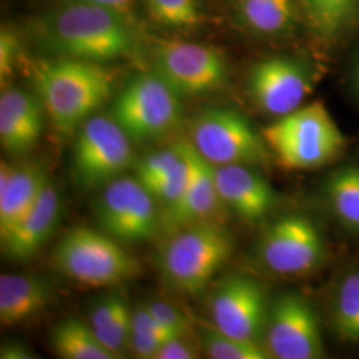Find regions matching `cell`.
I'll use <instances>...</instances> for the list:
<instances>
[{
	"mask_svg": "<svg viewBox=\"0 0 359 359\" xmlns=\"http://www.w3.org/2000/svg\"><path fill=\"white\" fill-rule=\"evenodd\" d=\"M44 168L39 164L13 167L0 164V240L38 203L48 185Z\"/></svg>",
	"mask_w": 359,
	"mask_h": 359,
	"instance_id": "cell-17",
	"label": "cell"
},
{
	"mask_svg": "<svg viewBox=\"0 0 359 359\" xmlns=\"http://www.w3.org/2000/svg\"><path fill=\"white\" fill-rule=\"evenodd\" d=\"M151 18L163 26L187 28L200 20L197 0H145Z\"/></svg>",
	"mask_w": 359,
	"mask_h": 359,
	"instance_id": "cell-27",
	"label": "cell"
},
{
	"mask_svg": "<svg viewBox=\"0 0 359 359\" xmlns=\"http://www.w3.org/2000/svg\"><path fill=\"white\" fill-rule=\"evenodd\" d=\"M83 1H88V3H93V4H97V6H103L105 8H109V10H114V11L126 15V13H128L132 0H83Z\"/></svg>",
	"mask_w": 359,
	"mask_h": 359,
	"instance_id": "cell-35",
	"label": "cell"
},
{
	"mask_svg": "<svg viewBox=\"0 0 359 359\" xmlns=\"http://www.w3.org/2000/svg\"><path fill=\"white\" fill-rule=\"evenodd\" d=\"M210 314L218 330L257 342L269 316L265 289L252 277L231 274L212 293Z\"/></svg>",
	"mask_w": 359,
	"mask_h": 359,
	"instance_id": "cell-13",
	"label": "cell"
},
{
	"mask_svg": "<svg viewBox=\"0 0 359 359\" xmlns=\"http://www.w3.org/2000/svg\"><path fill=\"white\" fill-rule=\"evenodd\" d=\"M133 163L128 135L111 117L95 116L81 124L74 147V173L86 189L105 188Z\"/></svg>",
	"mask_w": 359,
	"mask_h": 359,
	"instance_id": "cell-8",
	"label": "cell"
},
{
	"mask_svg": "<svg viewBox=\"0 0 359 359\" xmlns=\"http://www.w3.org/2000/svg\"><path fill=\"white\" fill-rule=\"evenodd\" d=\"M191 144L215 167L266 165L269 147L245 116L229 108H209L193 120Z\"/></svg>",
	"mask_w": 359,
	"mask_h": 359,
	"instance_id": "cell-7",
	"label": "cell"
},
{
	"mask_svg": "<svg viewBox=\"0 0 359 359\" xmlns=\"http://www.w3.org/2000/svg\"><path fill=\"white\" fill-rule=\"evenodd\" d=\"M156 74L180 96L218 90L226 77L224 56L212 47L180 40L161 41L154 53Z\"/></svg>",
	"mask_w": 359,
	"mask_h": 359,
	"instance_id": "cell-10",
	"label": "cell"
},
{
	"mask_svg": "<svg viewBox=\"0 0 359 359\" xmlns=\"http://www.w3.org/2000/svg\"><path fill=\"white\" fill-rule=\"evenodd\" d=\"M181 96L154 74L132 77L112 107V118L130 140L148 142L168 136L182 118Z\"/></svg>",
	"mask_w": 359,
	"mask_h": 359,
	"instance_id": "cell-6",
	"label": "cell"
},
{
	"mask_svg": "<svg viewBox=\"0 0 359 359\" xmlns=\"http://www.w3.org/2000/svg\"><path fill=\"white\" fill-rule=\"evenodd\" d=\"M46 35L68 57L95 63L123 57L135 46L126 15L83 0L55 13Z\"/></svg>",
	"mask_w": 359,
	"mask_h": 359,
	"instance_id": "cell-2",
	"label": "cell"
},
{
	"mask_svg": "<svg viewBox=\"0 0 359 359\" xmlns=\"http://www.w3.org/2000/svg\"><path fill=\"white\" fill-rule=\"evenodd\" d=\"M60 213V194L48 184L35 206L1 238L4 256L18 262L35 256L56 229Z\"/></svg>",
	"mask_w": 359,
	"mask_h": 359,
	"instance_id": "cell-19",
	"label": "cell"
},
{
	"mask_svg": "<svg viewBox=\"0 0 359 359\" xmlns=\"http://www.w3.org/2000/svg\"><path fill=\"white\" fill-rule=\"evenodd\" d=\"M96 203L100 229L120 243H144L161 229V210L139 180L118 177Z\"/></svg>",
	"mask_w": 359,
	"mask_h": 359,
	"instance_id": "cell-9",
	"label": "cell"
},
{
	"mask_svg": "<svg viewBox=\"0 0 359 359\" xmlns=\"http://www.w3.org/2000/svg\"><path fill=\"white\" fill-rule=\"evenodd\" d=\"M149 311L154 314V317L161 322L168 329L172 332L180 334V335H188L192 332L191 329V322L184 316L179 309L169 305L167 302L161 301H152L145 304Z\"/></svg>",
	"mask_w": 359,
	"mask_h": 359,
	"instance_id": "cell-30",
	"label": "cell"
},
{
	"mask_svg": "<svg viewBox=\"0 0 359 359\" xmlns=\"http://www.w3.org/2000/svg\"><path fill=\"white\" fill-rule=\"evenodd\" d=\"M258 253L262 264L273 273L305 274L314 269L323 256L321 233L309 218L290 215L265 229Z\"/></svg>",
	"mask_w": 359,
	"mask_h": 359,
	"instance_id": "cell-11",
	"label": "cell"
},
{
	"mask_svg": "<svg viewBox=\"0 0 359 359\" xmlns=\"http://www.w3.org/2000/svg\"><path fill=\"white\" fill-rule=\"evenodd\" d=\"M53 262L74 283L90 287H114L140 273L139 262L103 231L75 228L56 245Z\"/></svg>",
	"mask_w": 359,
	"mask_h": 359,
	"instance_id": "cell-5",
	"label": "cell"
},
{
	"mask_svg": "<svg viewBox=\"0 0 359 359\" xmlns=\"http://www.w3.org/2000/svg\"><path fill=\"white\" fill-rule=\"evenodd\" d=\"M169 339H163L151 334L130 332L129 347L137 358L154 359L158 350Z\"/></svg>",
	"mask_w": 359,
	"mask_h": 359,
	"instance_id": "cell-33",
	"label": "cell"
},
{
	"mask_svg": "<svg viewBox=\"0 0 359 359\" xmlns=\"http://www.w3.org/2000/svg\"><path fill=\"white\" fill-rule=\"evenodd\" d=\"M43 104L22 90H7L0 97L1 148L15 156L29 152L43 132Z\"/></svg>",
	"mask_w": 359,
	"mask_h": 359,
	"instance_id": "cell-18",
	"label": "cell"
},
{
	"mask_svg": "<svg viewBox=\"0 0 359 359\" xmlns=\"http://www.w3.org/2000/svg\"><path fill=\"white\" fill-rule=\"evenodd\" d=\"M188 335H179L167 341L154 359H196L200 357V350Z\"/></svg>",
	"mask_w": 359,
	"mask_h": 359,
	"instance_id": "cell-32",
	"label": "cell"
},
{
	"mask_svg": "<svg viewBox=\"0 0 359 359\" xmlns=\"http://www.w3.org/2000/svg\"><path fill=\"white\" fill-rule=\"evenodd\" d=\"M181 145L189 160L191 176L179 203L161 212V229L169 234L198 224H221L226 208L218 194L215 165L203 158L191 142Z\"/></svg>",
	"mask_w": 359,
	"mask_h": 359,
	"instance_id": "cell-15",
	"label": "cell"
},
{
	"mask_svg": "<svg viewBox=\"0 0 359 359\" xmlns=\"http://www.w3.org/2000/svg\"><path fill=\"white\" fill-rule=\"evenodd\" d=\"M51 346L63 359H117L100 342L90 325L68 318L55 326L51 333Z\"/></svg>",
	"mask_w": 359,
	"mask_h": 359,
	"instance_id": "cell-22",
	"label": "cell"
},
{
	"mask_svg": "<svg viewBox=\"0 0 359 359\" xmlns=\"http://www.w3.org/2000/svg\"><path fill=\"white\" fill-rule=\"evenodd\" d=\"M314 23L325 32H334L345 23L355 0H302Z\"/></svg>",
	"mask_w": 359,
	"mask_h": 359,
	"instance_id": "cell-29",
	"label": "cell"
},
{
	"mask_svg": "<svg viewBox=\"0 0 359 359\" xmlns=\"http://www.w3.org/2000/svg\"><path fill=\"white\" fill-rule=\"evenodd\" d=\"M327 197L339 221L359 231V168L337 170L327 181Z\"/></svg>",
	"mask_w": 359,
	"mask_h": 359,
	"instance_id": "cell-23",
	"label": "cell"
},
{
	"mask_svg": "<svg viewBox=\"0 0 359 359\" xmlns=\"http://www.w3.org/2000/svg\"><path fill=\"white\" fill-rule=\"evenodd\" d=\"M337 332L347 341H359V271L347 276L339 286L334 308Z\"/></svg>",
	"mask_w": 359,
	"mask_h": 359,
	"instance_id": "cell-26",
	"label": "cell"
},
{
	"mask_svg": "<svg viewBox=\"0 0 359 359\" xmlns=\"http://www.w3.org/2000/svg\"><path fill=\"white\" fill-rule=\"evenodd\" d=\"M20 52L19 40L13 31L3 28L0 34V77L1 81L13 75Z\"/></svg>",
	"mask_w": 359,
	"mask_h": 359,
	"instance_id": "cell-31",
	"label": "cell"
},
{
	"mask_svg": "<svg viewBox=\"0 0 359 359\" xmlns=\"http://www.w3.org/2000/svg\"><path fill=\"white\" fill-rule=\"evenodd\" d=\"M184 161V154L181 152L179 142L167 149H161L154 154H147L136 163V179L144 187L154 181L164 179L172 172H175Z\"/></svg>",
	"mask_w": 359,
	"mask_h": 359,
	"instance_id": "cell-28",
	"label": "cell"
},
{
	"mask_svg": "<svg viewBox=\"0 0 359 359\" xmlns=\"http://www.w3.org/2000/svg\"><path fill=\"white\" fill-rule=\"evenodd\" d=\"M311 87L306 68L289 57L262 60L248 77V88L255 103L274 116L287 115L299 108Z\"/></svg>",
	"mask_w": 359,
	"mask_h": 359,
	"instance_id": "cell-14",
	"label": "cell"
},
{
	"mask_svg": "<svg viewBox=\"0 0 359 359\" xmlns=\"http://www.w3.org/2000/svg\"><path fill=\"white\" fill-rule=\"evenodd\" d=\"M271 358L317 359L323 355L316 311L298 294H283L269 310L265 327Z\"/></svg>",
	"mask_w": 359,
	"mask_h": 359,
	"instance_id": "cell-12",
	"label": "cell"
},
{
	"mask_svg": "<svg viewBox=\"0 0 359 359\" xmlns=\"http://www.w3.org/2000/svg\"><path fill=\"white\" fill-rule=\"evenodd\" d=\"M233 249L231 233L221 224L193 225L170 234L160 252L158 269L175 292L198 294L225 266Z\"/></svg>",
	"mask_w": 359,
	"mask_h": 359,
	"instance_id": "cell-3",
	"label": "cell"
},
{
	"mask_svg": "<svg viewBox=\"0 0 359 359\" xmlns=\"http://www.w3.org/2000/svg\"><path fill=\"white\" fill-rule=\"evenodd\" d=\"M32 79L40 102L62 133L86 123L112 90V76L105 68L74 57L40 63Z\"/></svg>",
	"mask_w": 359,
	"mask_h": 359,
	"instance_id": "cell-1",
	"label": "cell"
},
{
	"mask_svg": "<svg viewBox=\"0 0 359 359\" xmlns=\"http://www.w3.org/2000/svg\"><path fill=\"white\" fill-rule=\"evenodd\" d=\"M270 152L287 169H313L332 161L345 137L322 103L299 107L262 130Z\"/></svg>",
	"mask_w": 359,
	"mask_h": 359,
	"instance_id": "cell-4",
	"label": "cell"
},
{
	"mask_svg": "<svg viewBox=\"0 0 359 359\" xmlns=\"http://www.w3.org/2000/svg\"><path fill=\"white\" fill-rule=\"evenodd\" d=\"M241 16L255 31L281 32L292 23V0H241Z\"/></svg>",
	"mask_w": 359,
	"mask_h": 359,
	"instance_id": "cell-25",
	"label": "cell"
},
{
	"mask_svg": "<svg viewBox=\"0 0 359 359\" xmlns=\"http://www.w3.org/2000/svg\"><path fill=\"white\" fill-rule=\"evenodd\" d=\"M215 176L222 203L248 222L261 221L277 204V194L269 181L255 167H215Z\"/></svg>",
	"mask_w": 359,
	"mask_h": 359,
	"instance_id": "cell-16",
	"label": "cell"
},
{
	"mask_svg": "<svg viewBox=\"0 0 359 359\" xmlns=\"http://www.w3.org/2000/svg\"><path fill=\"white\" fill-rule=\"evenodd\" d=\"M90 325L104 346L121 358L132 332V310L126 299L116 293L99 299L90 310Z\"/></svg>",
	"mask_w": 359,
	"mask_h": 359,
	"instance_id": "cell-21",
	"label": "cell"
},
{
	"mask_svg": "<svg viewBox=\"0 0 359 359\" xmlns=\"http://www.w3.org/2000/svg\"><path fill=\"white\" fill-rule=\"evenodd\" d=\"M50 301V286L36 277L0 276V322L3 326H16L35 318Z\"/></svg>",
	"mask_w": 359,
	"mask_h": 359,
	"instance_id": "cell-20",
	"label": "cell"
},
{
	"mask_svg": "<svg viewBox=\"0 0 359 359\" xmlns=\"http://www.w3.org/2000/svg\"><path fill=\"white\" fill-rule=\"evenodd\" d=\"M358 83H359V71H358Z\"/></svg>",
	"mask_w": 359,
	"mask_h": 359,
	"instance_id": "cell-36",
	"label": "cell"
},
{
	"mask_svg": "<svg viewBox=\"0 0 359 359\" xmlns=\"http://www.w3.org/2000/svg\"><path fill=\"white\" fill-rule=\"evenodd\" d=\"M200 347L212 359H268L271 358L266 347L256 341L237 338L218 330L215 325H205L198 333Z\"/></svg>",
	"mask_w": 359,
	"mask_h": 359,
	"instance_id": "cell-24",
	"label": "cell"
},
{
	"mask_svg": "<svg viewBox=\"0 0 359 359\" xmlns=\"http://www.w3.org/2000/svg\"><path fill=\"white\" fill-rule=\"evenodd\" d=\"M0 358L1 359H32L36 358V355L28 350L22 344L16 342H7L1 345L0 348Z\"/></svg>",
	"mask_w": 359,
	"mask_h": 359,
	"instance_id": "cell-34",
	"label": "cell"
}]
</instances>
